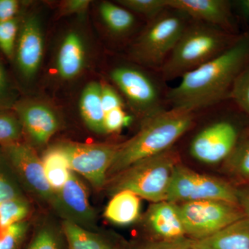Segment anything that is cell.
Returning <instances> with one entry per match:
<instances>
[{
  "label": "cell",
  "mask_w": 249,
  "mask_h": 249,
  "mask_svg": "<svg viewBox=\"0 0 249 249\" xmlns=\"http://www.w3.org/2000/svg\"><path fill=\"white\" fill-rule=\"evenodd\" d=\"M100 15L109 31L115 35H124L135 24L133 14L119 4L104 1L100 5Z\"/></svg>",
  "instance_id": "7402d4cb"
},
{
  "label": "cell",
  "mask_w": 249,
  "mask_h": 249,
  "mask_svg": "<svg viewBox=\"0 0 249 249\" xmlns=\"http://www.w3.org/2000/svg\"><path fill=\"white\" fill-rule=\"evenodd\" d=\"M236 7L241 17L245 20L249 19V0H239L236 1Z\"/></svg>",
  "instance_id": "ab89813d"
},
{
  "label": "cell",
  "mask_w": 249,
  "mask_h": 249,
  "mask_svg": "<svg viewBox=\"0 0 249 249\" xmlns=\"http://www.w3.org/2000/svg\"><path fill=\"white\" fill-rule=\"evenodd\" d=\"M179 163L178 152L172 148L139 160L117 174L111 191L114 194L130 191L152 203L166 201L173 170Z\"/></svg>",
  "instance_id": "277c9868"
},
{
  "label": "cell",
  "mask_w": 249,
  "mask_h": 249,
  "mask_svg": "<svg viewBox=\"0 0 249 249\" xmlns=\"http://www.w3.org/2000/svg\"><path fill=\"white\" fill-rule=\"evenodd\" d=\"M16 110L23 129L36 145L47 143L58 130V118L55 112L45 104L22 103L16 106Z\"/></svg>",
  "instance_id": "9a60e30c"
},
{
  "label": "cell",
  "mask_w": 249,
  "mask_h": 249,
  "mask_svg": "<svg viewBox=\"0 0 249 249\" xmlns=\"http://www.w3.org/2000/svg\"><path fill=\"white\" fill-rule=\"evenodd\" d=\"M112 249H114V248H113Z\"/></svg>",
  "instance_id": "60d3db41"
},
{
  "label": "cell",
  "mask_w": 249,
  "mask_h": 249,
  "mask_svg": "<svg viewBox=\"0 0 249 249\" xmlns=\"http://www.w3.org/2000/svg\"><path fill=\"white\" fill-rule=\"evenodd\" d=\"M110 76L143 121L164 109L162 108L160 87L145 71L123 66L114 69Z\"/></svg>",
  "instance_id": "9c48e42d"
},
{
  "label": "cell",
  "mask_w": 249,
  "mask_h": 249,
  "mask_svg": "<svg viewBox=\"0 0 249 249\" xmlns=\"http://www.w3.org/2000/svg\"><path fill=\"white\" fill-rule=\"evenodd\" d=\"M191 238L180 239L178 240H158L145 244L139 249H192Z\"/></svg>",
  "instance_id": "e575fe53"
},
{
  "label": "cell",
  "mask_w": 249,
  "mask_h": 249,
  "mask_svg": "<svg viewBox=\"0 0 249 249\" xmlns=\"http://www.w3.org/2000/svg\"><path fill=\"white\" fill-rule=\"evenodd\" d=\"M192 249H249V219L244 218L206 238L193 240Z\"/></svg>",
  "instance_id": "e0dca14e"
},
{
  "label": "cell",
  "mask_w": 249,
  "mask_h": 249,
  "mask_svg": "<svg viewBox=\"0 0 249 249\" xmlns=\"http://www.w3.org/2000/svg\"><path fill=\"white\" fill-rule=\"evenodd\" d=\"M55 193V211L65 220L71 221L80 226L92 227L96 214L89 204L84 185L75 173L71 171L67 182L60 191Z\"/></svg>",
  "instance_id": "4fadbf2b"
},
{
  "label": "cell",
  "mask_w": 249,
  "mask_h": 249,
  "mask_svg": "<svg viewBox=\"0 0 249 249\" xmlns=\"http://www.w3.org/2000/svg\"><path fill=\"white\" fill-rule=\"evenodd\" d=\"M18 18L0 22V50L7 58H13L16 52L19 25Z\"/></svg>",
  "instance_id": "83f0119b"
},
{
  "label": "cell",
  "mask_w": 249,
  "mask_h": 249,
  "mask_svg": "<svg viewBox=\"0 0 249 249\" xmlns=\"http://www.w3.org/2000/svg\"><path fill=\"white\" fill-rule=\"evenodd\" d=\"M63 231L69 249H112L99 235L70 220L63 222Z\"/></svg>",
  "instance_id": "603a6c76"
},
{
  "label": "cell",
  "mask_w": 249,
  "mask_h": 249,
  "mask_svg": "<svg viewBox=\"0 0 249 249\" xmlns=\"http://www.w3.org/2000/svg\"><path fill=\"white\" fill-rule=\"evenodd\" d=\"M9 85L2 64L0 62V105L4 103L9 95Z\"/></svg>",
  "instance_id": "74e56055"
},
{
  "label": "cell",
  "mask_w": 249,
  "mask_h": 249,
  "mask_svg": "<svg viewBox=\"0 0 249 249\" xmlns=\"http://www.w3.org/2000/svg\"><path fill=\"white\" fill-rule=\"evenodd\" d=\"M226 167L232 176L249 184V139L237 144L226 160Z\"/></svg>",
  "instance_id": "d4e9b609"
},
{
  "label": "cell",
  "mask_w": 249,
  "mask_h": 249,
  "mask_svg": "<svg viewBox=\"0 0 249 249\" xmlns=\"http://www.w3.org/2000/svg\"><path fill=\"white\" fill-rule=\"evenodd\" d=\"M5 160L29 191L56 209V193L50 186L42 160L32 147L19 142L2 145Z\"/></svg>",
  "instance_id": "30bf717a"
},
{
  "label": "cell",
  "mask_w": 249,
  "mask_h": 249,
  "mask_svg": "<svg viewBox=\"0 0 249 249\" xmlns=\"http://www.w3.org/2000/svg\"><path fill=\"white\" fill-rule=\"evenodd\" d=\"M89 4L88 0H70L64 4L62 11L66 14H83Z\"/></svg>",
  "instance_id": "8d00e7d4"
},
{
  "label": "cell",
  "mask_w": 249,
  "mask_h": 249,
  "mask_svg": "<svg viewBox=\"0 0 249 249\" xmlns=\"http://www.w3.org/2000/svg\"><path fill=\"white\" fill-rule=\"evenodd\" d=\"M147 227L160 240L186 237L178 204L168 201L152 203L145 215Z\"/></svg>",
  "instance_id": "2e32d148"
},
{
  "label": "cell",
  "mask_w": 249,
  "mask_h": 249,
  "mask_svg": "<svg viewBox=\"0 0 249 249\" xmlns=\"http://www.w3.org/2000/svg\"><path fill=\"white\" fill-rule=\"evenodd\" d=\"M230 97L249 115V65L235 80Z\"/></svg>",
  "instance_id": "f546056e"
},
{
  "label": "cell",
  "mask_w": 249,
  "mask_h": 249,
  "mask_svg": "<svg viewBox=\"0 0 249 249\" xmlns=\"http://www.w3.org/2000/svg\"><path fill=\"white\" fill-rule=\"evenodd\" d=\"M168 7L193 21L205 23L234 34L231 3L227 0H167Z\"/></svg>",
  "instance_id": "5bb4252c"
},
{
  "label": "cell",
  "mask_w": 249,
  "mask_h": 249,
  "mask_svg": "<svg viewBox=\"0 0 249 249\" xmlns=\"http://www.w3.org/2000/svg\"><path fill=\"white\" fill-rule=\"evenodd\" d=\"M238 204L245 214L246 217L249 219V186L237 189Z\"/></svg>",
  "instance_id": "f35d334b"
},
{
  "label": "cell",
  "mask_w": 249,
  "mask_h": 249,
  "mask_svg": "<svg viewBox=\"0 0 249 249\" xmlns=\"http://www.w3.org/2000/svg\"><path fill=\"white\" fill-rule=\"evenodd\" d=\"M19 9L20 2L18 0H0V22L17 18Z\"/></svg>",
  "instance_id": "d590c367"
},
{
  "label": "cell",
  "mask_w": 249,
  "mask_h": 249,
  "mask_svg": "<svg viewBox=\"0 0 249 249\" xmlns=\"http://www.w3.org/2000/svg\"><path fill=\"white\" fill-rule=\"evenodd\" d=\"M141 200L137 195L128 191L118 192L108 203L105 217L117 225H128L140 216Z\"/></svg>",
  "instance_id": "ffe728a7"
},
{
  "label": "cell",
  "mask_w": 249,
  "mask_h": 249,
  "mask_svg": "<svg viewBox=\"0 0 249 249\" xmlns=\"http://www.w3.org/2000/svg\"><path fill=\"white\" fill-rule=\"evenodd\" d=\"M188 16L165 9L148 24L134 44L133 55L145 66L160 70L188 24Z\"/></svg>",
  "instance_id": "5b68a950"
},
{
  "label": "cell",
  "mask_w": 249,
  "mask_h": 249,
  "mask_svg": "<svg viewBox=\"0 0 249 249\" xmlns=\"http://www.w3.org/2000/svg\"><path fill=\"white\" fill-rule=\"evenodd\" d=\"M120 145L63 142L58 146L66 156L71 171L84 177L95 188H101Z\"/></svg>",
  "instance_id": "ba28073f"
},
{
  "label": "cell",
  "mask_w": 249,
  "mask_h": 249,
  "mask_svg": "<svg viewBox=\"0 0 249 249\" xmlns=\"http://www.w3.org/2000/svg\"><path fill=\"white\" fill-rule=\"evenodd\" d=\"M46 178L54 191H60L71 170L65 153L58 145L49 148L41 159Z\"/></svg>",
  "instance_id": "44dd1931"
},
{
  "label": "cell",
  "mask_w": 249,
  "mask_h": 249,
  "mask_svg": "<svg viewBox=\"0 0 249 249\" xmlns=\"http://www.w3.org/2000/svg\"><path fill=\"white\" fill-rule=\"evenodd\" d=\"M27 249H61V245L55 231L43 227L36 232Z\"/></svg>",
  "instance_id": "1f68e13d"
},
{
  "label": "cell",
  "mask_w": 249,
  "mask_h": 249,
  "mask_svg": "<svg viewBox=\"0 0 249 249\" xmlns=\"http://www.w3.org/2000/svg\"><path fill=\"white\" fill-rule=\"evenodd\" d=\"M43 53V34L40 22L36 16H29L19 27L15 52L19 71L26 79L35 76Z\"/></svg>",
  "instance_id": "7c38bea8"
},
{
  "label": "cell",
  "mask_w": 249,
  "mask_h": 249,
  "mask_svg": "<svg viewBox=\"0 0 249 249\" xmlns=\"http://www.w3.org/2000/svg\"><path fill=\"white\" fill-rule=\"evenodd\" d=\"M27 221L18 223L1 231L0 249H19L29 229Z\"/></svg>",
  "instance_id": "f1b7e54d"
},
{
  "label": "cell",
  "mask_w": 249,
  "mask_h": 249,
  "mask_svg": "<svg viewBox=\"0 0 249 249\" xmlns=\"http://www.w3.org/2000/svg\"><path fill=\"white\" fill-rule=\"evenodd\" d=\"M117 2L132 14L142 15L149 19L168 8L167 0H119Z\"/></svg>",
  "instance_id": "484cf974"
},
{
  "label": "cell",
  "mask_w": 249,
  "mask_h": 249,
  "mask_svg": "<svg viewBox=\"0 0 249 249\" xmlns=\"http://www.w3.org/2000/svg\"><path fill=\"white\" fill-rule=\"evenodd\" d=\"M85 49L83 39L77 33L71 32L62 40L56 67L58 74L65 80L76 78L85 65Z\"/></svg>",
  "instance_id": "ac0fdd59"
},
{
  "label": "cell",
  "mask_w": 249,
  "mask_h": 249,
  "mask_svg": "<svg viewBox=\"0 0 249 249\" xmlns=\"http://www.w3.org/2000/svg\"><path fill=\"white\" fill-rule=\"evenodd\" d=\"M101 101L105 113L123 107L122 100L119 93L109 85H102Z\"/></svg>",
  "instance_id": "836d02e7"
},
{
  "label": "cell",
  "mask_w": 249,
  "mask_h": 249,
  "mask_svg": "<svg viewBox=\"0 0 249 249\" xmlns=\"http://www.w3.org/2000/svg\"><path fill=\"white\" fill-rule=\"evenodd\" d=\"M22 129L18 116L7 111H0V143L1 145L18 142Z\"/></svg>",
  "instance_id": "4316f807"
},
{
  "label": "cell",
  "mask_w": 249,
  "mask_h": 249,
  "mask_svg": "<svg viewBox=\"0 0 249 249\" xmlns=\"http://www.w3.org/2000/svg\"><path fill=\"white\" fill-rule=\"evenodd\" d=\"M202 200L238 204L237 189L221 178L196 173L178 163L173 170L166 201L178 204Z\"/></svg>",
  "instance_id": "52a82bcc"
},
{
  "label": "cell",
  "mask_w": 249,
  "mask_h": 249,
  "mask_svg": "<svg viewBox=\"0 0 249 249\" xmlns=\"http://www.w3.org/2000/svg\"><path fill=\"white\" fill-rule=\"evenodd\" d=\"M240 36L194 21L188 23L160 71L165 81L181 78L227 50Z\"/></svg>",
  "instance_id": "3957f363"
},
{
  "label": "cell",
  "mask_w": 249,
  "mask_h": 249,
  "mask_svg": "<svg viewBox=\"0 0 249 249\" xmlns=\"http://www.w3.org/2000/svg\"><path fill=\"white\" fill-rule=\"evenodd\" d=\"M186 235L201 240L246 217L240 205L222 200L190 201L178 204Z\"/></svg>",
  "instance_id": "8992f818"
},
{
  "label": "cell",
  "mask_w": 249,
  "mask_h": 249,
  "mask_svg": "<svg viewBox=\"0 0 249 249\" xmlns=\"http://www.w3.org/2000/svg\"><path fill=\"white\" fill-rule=\"evenodd\" d=\"M196 111L184 107H172L143 121L142 128L130 140L121 144L107 176L121 173L139 160L172 148L191 128Z\"/></svg>",
  "instance_id": "7a4b0ae2"
},
{
  "label": "cell",
  "mask_w": 249,
  "mask_h": 249,
  "mask_svg": "<svg viewBox=\"0 0 249 249\" xmlns=\"http://www.w3.org/2000/svg\"><path fill=\"white\" fill-rule=\"evenodd\" d=\"M235 126L227 121H219L201 129L191 144V153L196 160L208 164L227 160L238 143Z\"/></svg>",
  "instance_id": "8fae6325"
},
{
  "label": "cell",
  "mask_w": 249,
  "mask_h": 249,
  "mask_svg": "<svg viewBox=\"0 0 249 249\" xmlns=\"http://www.w3.org/2000/svg\"><path fill=\"white\" fill-rule=\"evenodd\" d=\"M130 121L131 118L126 115L124 108L114 109L105 115V131L107 133L118 132L124 126L127 125Z\"/></svg>",
  "instance_id": "d6a6232c"
},
{
  "label": "cell",
  "mask_w": 249,
  "mask_h": 249,
  "mask_svg": "<svg viewBox=\"0 0 249 249\" xmlns=\"http://www.w3.org/2000/svg\"><path fill=\"white\" fill-rule=\"evenodd\" d=\"M249 65V34L240 36L227 50L181 78L167 94L173 107L196 111L230 96L241 72Z\"/></svg>",
  "instance_id": "6da1fadb"
},
{
  "label": "cell",
  "mask_w": 249,
  "mask_h": 249,
  "mask_svg": "<svg viewBox=\"0 0 249 249\" xmlns=\"http://www.w3.org/2000/svg\"><path fill=\"white\" fill-rule=\"evenodd\" d=\"M23 196L20 187L0 160V203Z\"/></svg>",
  "instance_id": "4dcf8cb0"
},
{
  "label": "cell",
  "mask_w": 249,
  "mask_h": 249,
  "mask_svg": "<svg viewBox=\"0 0 249 249\" xmlns=\"http://www.w3.org/2000/svg\"><path fill=\"white\" fill-rule=\"evenodd\" d=\"M30 212L25 196L0 203V229L1 230L24 222Z\"/></svg>",
  "instance_id": "cb8c5ba5"
},
{
  "label": "cell",
  "mask_w": 249,
  "mask_h": 249,
  "mask_svg": "<svg viewBox=\"0 0 249 249\" xmlns=\"http://www.w3.org/2000/svg\"><path fill=\"white\" fill-rule=\"evenodd\" d=\"M102 85L92 82L85 87L80 96V114L88 127L98 134L106 133L105 113L101 101Z\"/></svg>",
  "instance_id": "d6986e66"
}]
</instances>
